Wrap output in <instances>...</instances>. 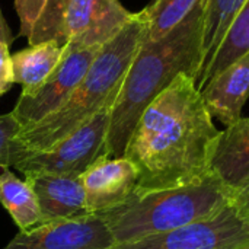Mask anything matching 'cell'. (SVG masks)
Listing matches in <instances>:
<instances>
[{
  "instance_id": "obj_25",
  "label": "cell",
  "mask_w": 249,
  "mask_h": 249,
  "mask_svg": "<svg viewBox=\"0 0 249 249\" xmlns=\"http://www.w3.org/2000/svg\"><path fill=\"white\" fill-rule=\"evenodd\" d=\"M241 249H249V245H247V247H244V248H241Z\"/></svg>"
},
{
  "instance_id": "obj_9",
  "label": "cell",
  "mask_w": 249,
  "mask_h": 249,
  "mask_svg": "<svg viewBox=\"0 0 249 249\" xmlns=\"http://www.w3.org/2000/svg\"><path fill=\"white\" fill-rule=\"evenodd\" d=\"M112 245L104 220L88 214L20 231L3 249H109Z\"/></svg>"
},
{
  "instance_id": "obj_15",
  "label": "cell",
  "mask_w": 249,
  "mask_h": 249,
  "mask_svg": "<svg viewBox=\"0 0 249 249\" xmlns=\"http://www.w3.org/2000/svg\"><path fill=\"white\" fill-rule=\"evenodd\" d=\"M0 204L9 212L20 231H29L42 225L34 190L26 179H19L9 168H1L0 172Z\"/></svg>"
},
{
  "instance_id": "obj_22",
  "label": "cell",
  "mask_w": 249,
  "mask_h": 249,
  "mask_svg": "<svg viewBox=\"0 0 249 249\" xmlns=\"http://www.w3.org/2000/svg\"><path fill=\"white\" fill-rule=\"evenodd\" d=\"M13 83L12 79V60L9 45L0 44V96L6 93Z\"/></svg>"
},
{
  "instance_id": "obj_18",
  "label": "cell",
  "mask_w": 249,
  "mask_h": 249,
  "mask_svg": "<svg viewBox=\"0 0 249 249\" xmlns=\"http://www.w3.org/2000/svg\"><path fill=\"white\" fill-rule=\"evenodd\" d=\"M200 0H152L143 9L147 29L144 41H155L166 35L184 20Z\"/></svg>"
},
{
  "instance_id": "obj_23",
  "label": "cell",
  "mask_w": 249,
  "mask_h": 249,
  "mask_svg": "<svg viewBox=\"0 0 249 249\" xmlns=\"http://www.w3.org/2000/svg\"><path fill=\"white\" fill-rule=\"evenodd\" d=\"M13 42V36H12V32L4 20V16L0 10V44H6V45H10Z\"/></svg>"
},
{
  "instance_id": "obj_26",
  "label": "cell",
  "mask_w": 249,
  "mask_h": 249,
  "mask_svg": "<svg viewBox=\"0 0 249 249\" xmlns=\"http://www.w3.org/2000/svg\"><path fill=\"white\" fill-rule=\"evenodd\" d=\"M247 190H249V188H247Z\"/></svg>"
},
{
  "instance_id": "obj_1",
  "label": "cell",
  "mask_w": 249,
  "mask_h": 249,
  "mask_svg": "<svg viewBox=\"0 0 249 249\" xmlns=\"http://www.w3.org/2000/svg\"><path fill=\"white\" fill-rule=\"evenodd\" d=\"M222 136L196 77L182 73L142 114L125 149L140 190L178 187L213 172Z\"/></svg>"
},
{
  "instance_id": "obj_7",
  "label": "cell",
  "mask_w": 249,
  "mask_h": 249,
  "mask_svg": "<svg viewBox=\"0 0 249 249\" xmlns=\"http://www.w3.org/2000/svg\"><path fill=\"white\" fill-rule=\"evenodd\" d=\"M101 48H83L64 53L58 66L36 89L29 93H20L12 111L20 124V131L35 125L69 99L86 76Z\"/></svg>"
},
{
  "instance_id": "obj_24",
  "label": "cell",
  "mask_w": 249,
  "mask_h": 249,
  "mask_svg": "<svg viewBox=\"0 0 249 249\" xmlns=\"http://www.w3.org/2000/svg\"><path fill=\"white\" fill-rule=\"evenodd\" d=\"M238 201L248 210L249 213V190H245V191H242V193H239L238 194Z\"/></svg>"
},
{
  "instance_id": "obj_14",
  "label": "cell",
  "mask_w": 249,
  "mask_h": 249,
  "mask_svg": "<svg viewBox=\"0 0 249 249\" xmlns=\"http://www.w3.org/2000/svg\"><path fill=\"white\" fill-rule=\"evenodd\" d=\"M66 53V45L45 41L10 55L13 83L22 85V93L36 89L58 66Z\"/></svg>"
},
{
  "instance_id": "obj_2",
  "label": "cell",
  "mask_w": 249,
  "mask_h": 249,
  "mask_svg": "<svg viewBox=\"0 0 249 249\" xmlns=\"http://www.w3.org/2000/svg\"><path fill=\"white\" fill-rule=\"evenodd\" d=\"M206 0H200L191 13L166 35L143 41L111 108L107 133V158H124L133 131L153 99L177 76L196 77L203 58Z\"/></svg>"
},
{
  "instance_id": "obj_4",
  "label": "cell",
  "mask_w": 249,
  "mask_h": 249,
  "mask_svg": "<svg viewBox=\"0 0 249 249\" xmlns=\"http://www.w3.org/2000/svg\"><path fill=\"white\" fill-rule=\"evenodd\" d=\"M236 197L238 193L213 171L178 187L136 188L123 204L96 216L107 225L114 244H125L209 219Z\"/></svg>"
},
{
  "instance_id": "obj_16",
  "label": "cell",
  "mask_w": 249,
  "mask_h": 249,
  "mask_svg": "<svg viewBox=\"0 0 249 249\" xmlns=\"http://www.w3.org/2000/svg\"><path fill=\"white\" fill-rule=\"evenodd\" d=\"M249 53V0L232 20L225 38L222 39L213 60L197 80V88L201 89L213 76L225 70L229 64Z\"/></svg>"
},
{
  "instance_id": "obj_11",
  "label": "cell",
  "mask_w": 249,
  "mask_h": 249,
  "mask_svg": "<svg viewBox=\"0 0 249 249\" xmlns=\"http://www.w3.org/2000/svg\"><path fill=\"white\" fill-rule=\"evenodd\" d=\"M200 92L212 117L225 127L242 118V108L249 98V53L213 76Z\"/></svg>"
},
{
  "instance_id": "obj_12",
  "label": "cell",
  "mask_w": 249,
  "mask_h": 249,
  "mask_svg": "<svg viewBox=\"0 0 249 249\" xmlns=\"http://www.w3.org/2000/svg\"><path fill=\"white\" fill-rule=\"evenodd\" d=\"M23 177L38 198L42 225L89 214L80 178L51 174H26Z\"/></svg>"
},
{
  "instance_id": "obj_21",
  "label": "cell",
  "mask_w": 249,
  "mask_h": 249,
  "mask_svg": "<svg viewBox=\"0 0 249 249\" xmlns=\"http://www.w3.org/2000/svg\"><path fill=\"white\" fill-rule=\"evenodd\" d=\"M45 0H15V9L18 12L19 20H20V29L19 34L23 36H29Z\"/></svg>"
},
{
  "instance_id": "obj_20",
  "label": "cell",
  "mask_w": 249,
  "mask_h": 249,
  "mask_svg": "<svg viewBox=\"0 0 249 249\" xmlns=\"http://www.w3.org/2000/svg\"><path fill=\"white\" fill-rule=\"evenodd\" d=\"M19 131L20 124L12 112L0 115V168H10L12 143Z\"/></svg>"
},
{
  "instance_id": "obj_17",
  "label": "cell",
  "mask_w": 249,
  "mask_h": 249,
  "mask_svg": "<svg viewBox=\"0 0 249 249\" xmlns=\"http://www.w3.org/2000/svg\"><path fill=\"white\" fill-rule=\"evenodd\" d=\"M247 0H206L204 31H203V58L197 76L203 74L213 60L222 39L225 38L233 18Z\"/></svg>"
},
{
  "instance_id": "obj_19",
  "label": "cell",
  "mask_w": 249,
  "mask_h": 249,
  "mask_svg": "<svg viewBox=\"0 0 249 249\" xmlns=\"http://www.w3.org/2000/svg\"><path fill=\"white\" fill-rule=\"evenodd\" d=\"M71 0H45L44 7L28 36L29 45L55 41L66 45V16Z\"/></svg>"
},
{
  "instance_id": "obj_13",
  "label": "cell",
  "mask_w": 249,
  "mask_h": 249,
  "mask_svg": "<svg viewBox=\"0 0 249 249\" xmlns=\"http://www.w3.org/2000/svg\"><path fill=\"white\" fill-rule=\"evenodd\" d=\"M213 171L238 194L249 188V117L222 130Z\"/></svg>"
},
{
  "instance_id": "obj_8",
  "label": "cell",
  "mask_w": 249,
  "mask_h": 249,
  "mask_svg": "<svg viewBox=\"0 0 249 249\" xmlns=\"http://www.w3.org/2000/svg\"><path fill=\"white\" fill-rule=\"evenodd\" d=\"M134 15L120 0H71L64 25L66 53L104 47Z\"/></svg>"
},
{
  "instance_id": "obj_5",
  "label": "cell",
  "mask_w": 249,
  "mask_h": 249,
  "mask_svg": "<svg viewBox=\"0 0 249 249\" xmlns=\"http://www.w3.org/2000/svg\"><path fill=\"white\" fill-rule=\"evenodd\" d=\"M112 105H105L89 121L54 146L20 155L13 159L10 166L23 175L51 174L80 178L95 162L107 158V133Z\"/></svg>"
},
{
  "instance_id": "obj_10",
  "label": "cell",
  "mask_w": 249,
  "mask_h": 249,
  "mask_svg": "<svg viewBox=\"0 0 249 249\" xmlns=\"http://www.w3.org/2000/svg\"><path fill=\"white\" fill-rule=\"evenodd\" d=\"M89 214H101L123 204L139 185V171L128 158L95 162L82 177Z\"/></svg>"
},
{
  "instance_id": "obj_3",
  "label": "cell",
  "mask_w": 249,
  "mask_h": 249,
  "mask_svg": "<svg viewBox=\"0 0 249 249\" xmlns=\"http://www.w3.org/2000/svg\"><path fill=\"white\" fill-rule=\"evenodd\" d=\"M143 10L111 39L95 57L86 76L69 99L35 125L19 131L12 143L10 165L20 155L45 150L89 121L105 105L114 104L123 80L146 38Z\"/></svg>"
},
{
  "instance_id": "obj_6",
  "label": "cell",
  "mask_w": 249,
  "mask_h": 249,
  "mask_svg": "<svg viewBox=\"0 0 249 249\" xmlns=\"http://www.w3.org/2000/svg\"><path fill=\"white\" fill-rule=\"evenodd\" d=\"M249 245V213L238 201L209 219L147 236L114 244L109 249H241Z\"/></svg>"
}]
</instances>
